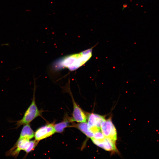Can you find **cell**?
<instances>
[{
    "label": "cell",
    "mask_w": 159,
    "mask_h": 159,
    "mask_svg": "<svg viewBox=\"0 0 159 159\" xmlns=\"http://www.w3.org/2000/svg\"><path fill=\"white\" fill-rule=\"evenodd\" d=\"M105 137V136L100 131L94 133L93 138L95 139L99 140L103 139Z\"/></svg>",
    "instance_id": "4fadbf2b"
},
{
    "label": "cell",
    "mask_w": 159,
    "mask_h": 159,
    "mask_svg": "<svg viewBox=\"0 0 159 159\" xmlns=\"http://www.w3.org/2000/svg\"><path fill=\"white\" fill-rule=\"evenodd\" d=\"M29 140L26 139H18L13 146L6 153V155L16 158L21 150L25 151L26 150L29 146Z\"/></svg>",
    "instance_id": "5b68a950"
},
{
    "label": "cell",
    "mask_w": 159,
    "mask_h": 159,
    "mask_svg": "<svg viewBox=\"0 0 159 159\" xmlns=\"http://www.w3.org/2000/svg\"><path fill=\"white\" fill-rule=\"evenodd\" d=\"M72 126L80 130L87 137L91 138L93 137L94 133L88 129L87 123L80 122L77 124H72Z\"/></svg>",
    "instance_id": "30bf717a"
},
{
    "label": "cell",
    "mask_w": 159,
    "mask_h": 159,
    "mask_svg": "<svg viewBox=\"0 0 159 159\" xmlns=\"http://www.w3.org/2000/svg\"><path fill=\"white\" fill-rule=\"evenodd\" d=\"M34 82L33 96L32 101L27 109L22 118L16 121V128H17L22 125L29 124L37 117L40 116L41 112L36 105L35 97L36 85Z\"/></svg>",
    "instance_id": "7a4b0ae2"
},
{
    "label": "cell",
    "mask_w": 159,
    "mask_h": 159,
    "mask_svg": "<svg viewBox=\"0 0 159 159\" xmlns=\"http://www.w3.org/2000/svg\"><path fill=\"white\" fill-rule=\"evenodd\" d=\"M69 92L71 96L73 105V111L72 116L70 120L72 122H76L78 123L85 122L87 117L84 112L76 103L70 90Z\"/></svg>",
    "instance_id": "52a82bcc"
},
{
    "label": "cell",
    "mask_w": 159,
    "mask_h": 159,
    "mask_svg": "<svg viewBox=\"0 0 159 159\" xmlns=\"http://www.w3.org/2000/svg\"><path fill=\"white\" fill-rule=\"evenodd\" d=\"M92 49L70 54L56 60L53 64L57 69L67 68L70 71L76 70L84 64L92 56Z\"/></svg>",
    "instance_id": "6da1fadb"
},
{
    "label": "cell",
    "mask_w": 159,
    "mask_h": 159,
    "mask_svg": "<svg viewBox=\"0 0 159 159\" xmlns=\"http://www.w3.org/2000/svg\"><path fill=\"white\" fill-rule=\"evenodd\" d=\"M100 129L105 137L116 142L117 140V132L110 118L105 120L102 122Z\"/></svg>",
    "instance_id": "3957f363"
},
{
    "label": "cell",
    "mask_w": 159,
    "mask_h": 159,
    "mask_svg": "<svg viewBox=\"0 0 159 159\" xmlns=\"http://www.w3.org/2000/svg\"><path fill=\"white\" fill-rule=\"evenodd\" d=\"M34 136V133L29 124L24 125L21 130L19 139L30 140Z\"/></svg>",
    "instance_id": "9c48e42d"
},
{
    "label": "cell",
    "mask_w": 159,
    "mask_h": 159,
    "mask_svg": "<svg viewBox=\"0 0 159 159\" xmlns=\"http://www.w3.org/2000/svg\"><path fill=\"white\" fill-rule=\"evenodd\" d=\"M91 139L95 145L105 150L112 152L117 151L115 145L116 142L110 139L105 137L101 139H96L93 138Z\"/></svg>",
    "instance_id": "ba28073f"
},
{
    "label": "cell",
    "mask_w": 159,
    "mask_h": 159,
    "mask_svg": "<svg viewBox=\"0 0 159 159\" xmlns=\"http://www.w3.org/2000/svg\"><path fill=\"white\" fill-rule=\"evenodd\" d=\"M39 141L36 140H32L29 141V146L25 151L26 155L33 150L37 145Z\"/></svg>",
    "instance_id": "7c38bea8"
},
{
    "label": "cell",
    "mask_w": 159,
    "mask_h": 159,
    "mask_svg": "<svg viewBox=\"0 0 159 159\" xmlns=\"http://www.w3.org/2000/svg\"><path fill=\"white\" fill-rule=\"evenodd\" d=\"M70 122H71L70 118L66 119L59 123L54 124L55 132L59 133L62 132L65 128L69 126Z\"/></svg>",
    "instance_id": "8fae6325"
},
{
    "label": "cell",
    "mask_w": 159,
    "mask_h": 159,
    "mask_svg": "<svg viewBox=\"0 0 159 159\" xmlns=\"http://www.w3.org/2000/svg\"><path fill=\"white\" fill-rule=\"evenodd\" d=\"M87 122L88 129L94 134L101 131L102 122L105 120L104 116L95 113L90 114L87 118Z\"/></svg>",
    "instance_id": "277c9868"
},
{
    "label": "cell",
    "mask_w": 159,
    "mask_h": 159,
    "mask_svg": "<svg viewBox=\"0 0 159 159\" xmlns=\"http://www.w3.org/2000/svg\"><path fill=\"white\" fill-rule=\"evenodd\" d=\"M54 124L49 123L38 129L34 133L35 140L39 141L49 137L56 132Z\"/></svg>",
    "instance_id": "8992f818"
}]
</instances>
